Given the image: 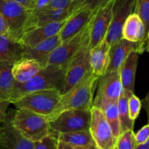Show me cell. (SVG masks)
I'll list each match as a JSON object with an SVG mask.
<instances>
[{"label":"cell","instance_id":"cell-1","mask_svg":"<svg viewBox=\"0 0 149 149\" xmlns=\"http://www.w3.org/2000/svg\"><path fill=\"white\" fill-rule=\"evenodd\" d=\"M98 78L90 69L72 88L61 95L55 110L47 119L55 117L63 111L90 110Z\"/></svg>","mask_w":149,"mask_h":149},{"label":"cell","instance_id":"cell-2","mask_svg":"<svg viewBox=\"0 0 149 149\" xmlns=\"http://www.w3.org/2000/svg\"><path fill=\"white\" fill-rule=\"evenodd\" d=\"M67 65H47L32 79L26 82L20 84L15 81L10 103L24 95L35 91L45 90H57L61 92L65 79Z\"/></svg>","mask_w":149,"mask_h":149},{"label":"cell","instance_id":"cell-3","mask_svg":"<svg viewBox=\"0 0 149 149\" xmlns=\"http://www.w3.org/2000/svg\"><path fill=\"white\" fill-rule=\"evenodd\" d=\"M13 127L26 139L34 143L50 134L49 121L45 116L26 109H17L10 116Z\"/></svg>","mask_w":149,"mask_h":149},{"label":"cell","instance_id":"cell-4","mask_svg":"<svg viewBox=\"0 0 149 149\" xmlns=\"http://www.w3.org/2000/svg\"><path fill=\"white\" fill-rule=\"evenodd\" d=\"M61 94L57 90L32 92L11 102L17 109H26L47 118L52 114L58 105Z\"/></svg>","mask_w":149,"mask_h":149},{"label":"cell","instance_id":"cell-5","mask_svg":"<svg viewBox=\"0 0 149 149\" xmlns=\"http://www.w3.org/2000/svg\"><path fill=\"white\" fill-rule=\"evenodd\" d=\"M90 110H66L48 119L50 134L57 138L59 134L90 130Z\"/></svg>","mask_w":149,"mask_h":149},{"label":"cell","instance_id":"cell-6","mask_svg":"<svg viewBox=\"0 0 149 149\" xmlns=\"http://www.w3.org/2000/svg\"><path fill=\"white\" fill-rule=\"evenodd\" d=\"M90 23L91 21L79 33L57 47L48 56L47 65H67L81 48L90 45Z\"/></svg>","mask_w":149,"mask_h":149},{"label":"cell","instance_id":"cell-7","mask_svg":"<svg viewBox=\"0 0 149 149\" xmlns=\"http://www.w3.org/2000/svg\"><path fill=\"white\" fill-rule=\"evenodd\" d=\"M0 14L8 26V36L17 42L30 17L31 12L17 2L10 0H0Z\"/></svg>","mask_w":149,"mask_h":149},{"label":"cell","instance_id":"cell-8","mask_svg":"<svg viewBox=\"0 0 149 149\" xmlns=\"http://www.w3.org/2000/svg\"><path fill=\"white\" fill-rule=\"evenodd\" d=\"M122 90L120 68L116 71H107L97 80V94L93 99V106L98 107L105 101H118Z\"/></svg>","mask_w":149,"mask_h":149},{"label":"cell","instance_id":"cell-9","mask_svg":"<svg viewBox=\"0 0 149 149\" xmlns=\"http://www.w3.org/2000/svg\"><path fill=\"white\" fill-rule=\"evenodd\" d=\"M90 50L89 45H86L68 63L63 84L60 92L61 95L72 88L91 69Z\"/></svg>","mask_w":149,"mask_h":149},{"label":"cell","instance_id":"cell-10","mask_svg":"<svg viewBox=\"0 0 149 149\" xmlns=\"http://www.w3.org/2000/svg\"><path fill=\"white\" fill-rule=\"evenodd\" d=\"M90 132L95 143L99 149H109L116 146V139L113 135L103 111L93 106L90 109Z\"/></svg>","mask_w":149,"mask_h":149},{"label":"cell","instance_id":"cell-11","mask_svg":"<svg viewBox=\"0 0 149 149\" xmlns=\"http://www.w3.org/2000/svg\"><path fill=\"white\" fill-rule=\"evenodd\" d=\"M137 0H113L112 20L105 40L111 46L122 38V28L128 17L134 13Z\"/></svg>","mask_w":149,"mask_h":149},{"label":"cell","instance_id":"cell-12","mask_svg":"<svg viewBox=\"0 0 149 149\" xmlns=\"http://www.w3.org/2000/svg\"><path fill=\"white\" fill-rule=\"evenodd\" d=\"M113 0H108L96 9L90 23V49L105 39L112 20Z\"/></svg>","mask_w":149,"mask_h":149},{"label":"cell","instance_id":"cell-13","mask_svg":"<svg viewBox=\"0 0 149 149\" xmlns=\"http://www.w3.org/2000/svg\"><path fill=\"white\" fill-rule=\"evenodd\" d=\"M68 18L30 29L24 32L17 42L23 47H33L41 42L58 34Z\"/></svg>","mask_w":149,"mask_h":149},{"label":"cell","instance_id":"cell-14","mask_svg":"<svg viewBox=\"0 0 149 149\" xmlns=\"http://www.w3.org/2000/svg\"><path fill=\"white\" fill-rule=\"evenodd\" d=\"M122 33V38L126 40L139 43L138 53L142 54L148 51L149 36L146 33L145 27L138 15L133 13L127 18Z\"/></svg>","mask_w":149,"mask_h":149},{"label":"cell","instance_id":"cell-15","mask_svg":"<svg viewBox=\"0 0 149 149\" xmlns=\"http://www.w3.org/2000/svg\"><path fill=\"white\" fill-rule=\"evenodd\" d=\"M95 10L84 8L71 15L59 33L61 41L67 40L82 31L91 21Z\"/></svg>","mask_w":149,"mask_h":149},{"label":"cell","instance_id":"cell-16","mask_svg":"<svg viewBox=\"0 0 149 149\" xmlns=\"http://www.w3.org/2000/svg\"><path fill=\"white\" fill-rule=\"evenodd\" d=\"M74 13H73L70 9H67V10L42 9V10H39L37 12L31 13L30 17L25 25L22 34L24 32L33 29V28L65 20V19L69 17Z\"/></svg>","mask_w":149,"mask_h":149},{"label":"cell","instance_id":"cell-17","mask_svg":"<svg viewBox=\"0 0 149 149\" xmlns=\"http://www.w3.org/2000/svg\"><path fill=\"white\" fill-rule=\"evenodd\" d=\"M61 43L62 41L58 33L32 48L23 47V58L33 60L39 63L43 68L47 65L49 54Z\"/></svg>","mask_w":149,"mask_h":149},{"label":"cell","instance_id":"cell-18","mask_svg":"<svg viewBox=\"0 0 149 149\" xmlns=\"http://www.w3.org/2000/svg\"><path fill=\"white\" fill-rule=\"evenodd\" d=\"M1 149H33V143L26 139L13 127L10 118L1 124Z\"/></svg>","mask_w":149,"mask_h":149},{"label":"cell","instance_id":"cell-19","mask_svg":"<svg viewBox=\"0 0 149 149\" xmlns=\"http://www.w3.org/2000/svg\"><path fill=\"white\" fill-rule=\"evenodd\" d=\"M138 50L139 43L130 42L124 38H121L110 47V63L107 71L119 70L127 57L133 51L138 52Z\"/></svg>","mask_w":149,"mask_h":149},{"label":"cell","instance_id":"cell-20","mask_svg":"<svg viewBox=\"0 0 149 149\" xmlns=\"http://www.w3.org/2000/svg\"><path fill=\"white\" fill-rule=\"evenodd\" d=\"M110 46L105 39L90 50V63L95 74L100 77L107 71L110 63Z\"/></svg>","mask_w":149,"mask_h":149},{"label":"cell","instance_id":"cell-21","mask_svg":"<svg viewBox=\"0 0 149 149\" xmlns=\"http://www.w3.org/2000/svg\"><path fill=\"white\" fill-rule=\"evenodd\" d=\"M23 47L5 35H0V62L13 65L23 58Z\"/></svg>","mask_w":149,"mask_h":149},{"label":"cell","instance_id":"cell-22","mask_svg":"<svg viewBox=\"0 0 149 149\" xmlns=\"http://www.w3.org/2000/svg\"><path fill=\"white\" fill-rule=\"evenodd\" d=\"M139 55L138 52H131L120 67V77L122 89L130 93L135 92V79L138 65Z\"/></svg>","mask_w":149,"mask_h":149},{"label":"cell","instance_id":"cell-23","mask_svg":"<svg viewBox=\"0 0 149 149\" xmlns=\"http://www.w3.org/2000/svg\"><path fill=\"white\" fill-rule=\"evenodd\" d=\"M42 68V65L33 60L22 58L13 65L12 75L15 82L23 84L33 78Z\"/></svg>","mask_w":149,"mask_h":149},{"label":"cell","instance_id":"cell-24","mask_svg":"<svg viewBox=\"0 0 149 149\" xmlns=\"http://www.w3.org/2000/svg\"><path fill=\"white\" fill-rule=\"evenodd\" d=\"M58 141L68 143L79 149H84L95 143L90 130L77 131L59 134L57 136Z\"/></svg>","mask_w":149,"mask_h":149},{"label":"cell","instance_id":"cell-25","mask_svg":"<svg viewBox=\"0 0 149 149\" xmlns=\"http://www.w3.org/2000/svg\"><path fill=\"white\" fill-rule=\"evenodd\" d=\"M98 109L103 111L106 121L110 126L113 135L117 140L120 135V121H119L118 101H105L100 103Z\"/></svg>","mask_w":149,"mask_h":149},{"label":"cell","instance_id":"cell-26","mask_svg":"<svg viewBox=\"0 0 149 149\" xmlns=\"http://www.w3.org/2000/svg\"><path fill=\"white\" fill-rule=\"evenodd\" d=\"M134 93L122 90V93L118 100V110H119V121H120V134L129 130H133L135 121L132 120L129 116L127 101L130 96Z\"/></svg>","mask_w":149,"mask_h":149},{"label":"cell","instance_id":"cell-27","mask_svg":"<svg viewBox=\"0 0 149 149\" xmlns=\"http://www.w3.org/2000/svg\"><path fill=\"white\" fill-rule=\"evenodd\" d=\"M12 68L13 65L0 62V97L8 101L15 84Z\"/></svg>","mask_w":149,"mask_h":149},{"label":"cell","instance_id":"cell-28","mask_svg":"<svg viewBox=\"0 0 149 149\" xmlns=\"http://www.w3.org/2000/svg\"><path fill=\"white\" fill-rule=\"evenodd\" d=\"M134 13L137 14L145 27L146 33H149V0H137Z\"/></svg>","mask_w":149,"mask_h":149},{"label":"cell","instance_id":"cell-29","mask_svg":"<svg viewBox=\"0 0 149 149\" xmlns=\"http://www.w3.org/2000/svg\"><path fill=\"white\" fill-rule=\"evenodd\" d=\"M135 133L132 130H129L120 134L116 140V149H135L136 147Z\"/></svg>","mask_w":149,"mask_h":149},{"label":"cell","instance_id":"cell-30","mask_svg":"<svg viewBox=\"0 0 149 149\" xmlns=\"http://www.w3.org/2000/svg\"><path fill=\"white\" fill-rule=\"evenodd\" d=\"M107 1L108 0H71L69 9L73 13L84 8L96 10Z\"/></svg>","mask_w":149,"mask_h":149},{"label":"cell","instance_id":"cell-31","mask_svg":"<svg viewBox=\"0 0 149 149\" xmlns=\"http://www.w3.org/2000/svg\"><path fill=\"white\" fill-rule=\"evenodd\" d=\"M141 106V101L135 94H132L130 96L127 101V107L129 116L132 120L135 121L138 117Z\"/></svg>","mask_w":149,"mask_h":149},{"label":"cell","instance_id":"cell-32","mask_svg":"<svg viewBox=\"0 0 149 149\" xmlns=\"http://www.w3.org/2000/svg\"><path fill=\"white\" fill-rule=\"evenodd\" d=\"M58 142V138L49 134L43 139L33 143V149H57Z\"/></svg>","mask_w":149,"mask_h":149},{"label":"cell","instance_id":"cell-33","mask_svg":"<svg viewBox=\"0 0 149 149\" xmlns=\"http://www.w3.org/2000/svg\"><path fill=\"white\" fill-rule=\"evenodd\" d=\"M71 0H50L45 8L47 10H67L69 9Z\"/></svg>","mask_w":149,"mask_h":149},{"label":"cell","instance_id":"cell-34","mask_svg":"<svg viewBox=\"0 0 149 149\" xmlns=\"http://www.w3.org/2000/svg\"><path fill=\"white\" fill-rule=\"evenodd\" d=\"M135 138L136 146L141 145L149 141V125H146L139 131L135 133Z\"/></svg>","mask_w":149,"mask_h":149},{"label":"cell","instance_id":"cell-35","mask_svg":"<svg viewBox=\"0 0 149 149\" xmlns=\"http://www.w3.org/2000/svg\"><path fill=\"white\" fill-rule=\"evenodd\" d=\"M49 1L50 0H31L28 10L31 12V13H35L45 8Z\"/></svg>","mask_w":149,"mask_h":149},{"label":"cell","instance_id":"cell-36","mask_svg":"<svg viewBox=\"0 0 149 149\" xmlns=\"http://www.w3.org/2000/svg\"><path fill=\"white\" fill-rule=\"evenodd\" d=\"M10 104H11L10 101L4 100V99L0 97V125L4 123L6 119H7V110Z\"/></svg>","mask_w":149,"mask_h":149},{"label":"cell","instance_id":"cell-37","mask_svg":"<svg viewBox=\"0 0 149 149\" xmlns=\"http://www.w3.org/2000/svg\"><path fill=\"white\" fill-rule=\"evenodd\" d=\"M0 35L9 36V29L4 17L0 14ZM9 37V36H8Z\"/></svg>","mask_w":149,"mask_h":149},{"label":"cell","instance_id":"cell-38","mask_svg":"<svg viewBox=\"0 0 149 149\" xmlns=\"http://www.w3.org/2000/svg\"><path fill=\"white\" fill-rule=\"evenodd\" d=\"M57 149H79L77 148L76 147L72 146L69 145L68 143L63 142V141H58V148Z\"/></svg>","mask_w":149,"mask_h":149},{"label":"cell","instance_id":"cell-39","mask_svg":"<svg viewBox=\"0 0 149 149\" xmlns=\"http://www.w3.org/2000/svg\"><path fill=\"white\" fill-rule=\"evenodd\" d=\"M10 1H15V2L18 3V4H21V5H23V7H26V8L28 9V7H29L31 0H10Z\"/></svg>","mask_w":149,"mask_h":149},{"label":"cell","instance_id":"cell-40","mask_svg":"<svg viewBox=\"0 0 149 149\" xmlns=\"http://www.w3.org/2000/svg\"><path fill=\"white\" fill-rule=\"evenodd\" d=\"M135 149H149V141H146L144 143L138 145L135 147Z\"/></svg>","mask_w":149,"mask_h":149},{"label":"cell","instance_id":"cell-41","mask_svg":"<svg viewBox=\"0 0 149 149\" xmlns=\"http://www.w3.org/2000/svg\"><path fill=\"white\" fill-rule=\"evenodd\" d=\"M84 149H99V148H97V146H96V144L94 143V144H93V145L87 147V148H86Z\"/></svg>","mask_w":149,"mask_h":149},{"label":"cell","instance_id":"cell-42","mask_svg":"<svg viewBox=\"0 0 149 149\" xmlns=\"http://www.w3.org/2000/svg\"><path fill=\"white\" fill-rule=\"evenodd\" d=\"M1 146V125H0V149Z\"/></svg>","mask_w":149,"mask_h":149},{"label":"cell","instance_id":"cell-43","mask_svg":"<svg viewBox=\"0 0 149 149\" xmlns=\"http://www.w3.org/2000/svg\"><path fill=\"white\" fill-rule=\"evenodd\" d=\"M109 149H116V147L114 146V147H113V148H109Z\"/></svg>","mask_w":149,"mask_h":149}]
</instances>
